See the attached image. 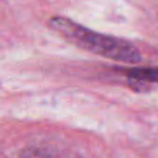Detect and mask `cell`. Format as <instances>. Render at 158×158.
<instances>
[{"instance_id": "6da1fadb", "label": "cell", "mask_w": 158, "mask_h": 158, "mask_svg": "<svg viewBox=\"0 0 158 158\" xmlns=\"http://www.w3.org/2000/svg\"><path fill=\"white\" fill-rule=\"evenodd\" d=\"M49 25L58 35L83 50L103 56L110 60L135 64L140 61V53L132 43L115 36L103 35L74 22L65 17H53Z\"/></svg>"}, {"instance_id": "7a4b0ae2", "label": "cell", "mask_w": 158, "mask_h": 158, "mask_svg": "<svg viewBox=\"0 0 158 158\" xmlns=\"http://www.w3.org/2000/svg\"><path fill=\"white\" fill-rule=\"evenodd\" d=\"M126 77L136 82L158 83V68H133L126 71Z\"/></svg>"}]
</instances>
